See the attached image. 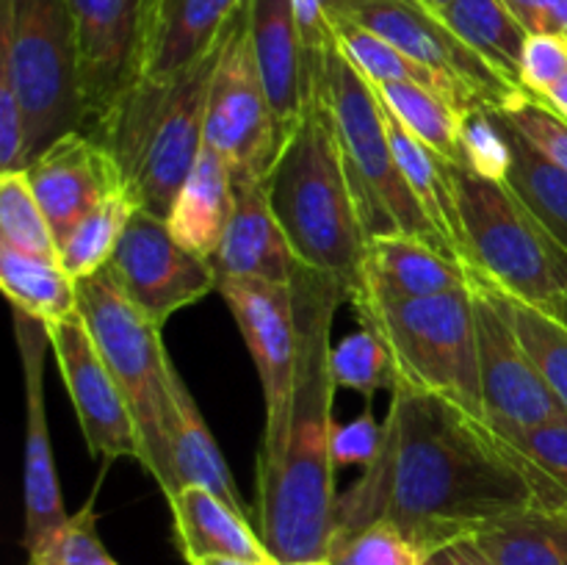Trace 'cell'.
<instances>
[{
  "instance_id": "cell-38",
  "label": "cell",
  "mask_w": 567,
  "mask_h": 565,
  "mask_svg": "<svg viewBox=\"0 0 567 565\" xmlns=\"http://www.w3.org/2000/svg\"><path fill=\"white\" fill-rule=\"evenodd\" d=\"M28 565H120L97 535L94 493L53 535L28 552Z\"/></svg>"
},
{
  "instance_id": "cell-45",
  "label": "cell",
  "mask_w": 567,
  "mask_h": 565,
  "mask_svg": "<svg viewBox=\"0 0 567 565\" xmlns=\"http://www.w3.org/2000/svg\"><path fill=\"white\" fill-rule=\"evenodd\" d=\"M424 565H496L480 546H476L474 537H465V541L449 543V546L437 548L430 557L424 559Z\"/></svg>"
},
{
  "instance_id": "cell-36",
  "label": "cell",
  "mask_w": 567,
  "mask_h": 565,
  "mask_svg": "<svg viewBox=\"0 0 567 565\" xmlns=\"http://www.w3.org/2000/svg\"><path fill=\"white\" fill-rule=\"evenodd\" d=\"M0 244L20 253L59 258V242L25 170L0 172Z\"/></svg>"
},
{
  "instance_id": "cell-7",
  "label": "cell",
  "mask_w": 567,
  "mask_h": 565,
  "mask_svg": "<svg viewBox=\"0 0 567 565\" xmlns=\"http://www.w3.org/2000/svg\"><path fill=\"white\" fill-rule=\"evenodd\" d=\"M78 310L131 404L147 449L144 469L155 476L161 491L172 496L175 476L169 460V430L175 363L164 347L161 327L127 299L109 266L86 280H78Z\"/></svg>"
},
{
  "instance_id": "cell-42",
  "label": "cell",
  "mask_w": 567,
  "mask_h": 565,
  "mask_svg": "<svg viewBox=\"0 0 567 565\" xmlns=\"http://www.w3.org/2000/svg\"><path fill=\"white\" fill-rule=\"evenodd\" d=\"M567 75L565 33H529L520 55V89L532 97H543Z\"/></svg>"
},
{
  "instance_id": "cell-27",
  "label": "cell",
  "mask_w": 567,
  "mask_h": 565,
  "mask_svg": "<svg viewBox=\"0 0 567 565\" xmlns=\"http://www.w3.org/2000/svg\"><path fill=\"white\" fill-rule=\"evenodd\" d=\"M441 20L496 75L520 89V55L529 31L504 0H452Z\"/></svg>"
},
{
  "instance_id": "cell-33",
  "label": "cell",
  "mask_w": 567,
  "mask_h": 565,
  "mask_svg": "<svg viewBox=\"0 0 567 565\" xmlns=\"http://www.w3.org/2000/svg\"><path fill=\"white\" fill-rule=\"evenodd\" d=\"M385 109L435 153H441L449 164L457 166L463 155V111L449 103L443 94L415 83H388L374 86Z\"/></svg>"
},
{
  "instance_id": "cell-5",
  "label": "cell",
  "mask_w": 567,
  "mask_h": 565,
  "mask_svg": "<svg viewBox=\"0 0 567 565\" xmlns=\"http://www.w3.org/2000/svg\"><path fill=\"white\" fill-rule=\"evenodd\" d=\"M360 325L385 341L396 386L441 393L485 419L476 343V305L465 288L421 299L352 297Z\"/></svg>"
},
{
  "instance_id": "cell-48",
  "label": "cell",
  "mask_w": 567,
  "mask_h": 565,
  "mask_svg": "<svg viewBox=\"0 0 567 565\" xmlns=\"http://www.w3.org/2000/svg\"><path fill=\"white\" fill-rule=\"evenodd\" d=\"M546 310L554 316V319H559V321H563V325L567 327V288H565L563 294H559L557 302H554L551 308H546Z\"/></svg>"
},
{
  "instance_id": "cell-25",
  "label": "cell",
  "mask_w": 567,
  "mask_h": 565,
  "mask_svg": "<svg viewBox=\"0 0 567 565\" xmlns=\"http://www.w3.org/2000/svg\"><path fill=\"white\" fill-rule=\"evenodd\" d=\"M385 114L393 155H396V164L402 170L410 194L415 197L419 208L424 210L430 225L437 230V236L443 238L449 253L468 266V244H465V227L463 219H460L452 164L441 153H435L430 144L415 138L391 111L385 109Z\"/></svg>"
},
{
  "instance_id": "cell-24",
  "label": "cell",
  "mask_w": 567,
  "mask_h": 565,
  "mask_svg": "<svg viewBox=\"0 0 567 565\" xmlns=\"http://www.w3.org/2000/svg\"><path fill=\"white\" fill-rule=\"evenodd\" d=\"M233 208H236V177L230 161L210 144H203V153L183 181L166 222L188 249L214 258L230 225Z\"/></svg>"
},
{
  "instance_id": "cell-28",
  "label": "cell",
  "mask_w": 567,
  "mask_h": 565,
  "mask_svg": "<svg viewBox=\"0 0 567 565\" xmlns=\"http://www.w3.org/2000/svg\"><path fill=\"white\" fill-rule=\"evenodd\" d=\"M0 288L11 308L44 325L78 314V280L59 258L20 253L0 244Z\"/></svg>"
},
{
  "instance_id": "cell-9",
  "label": "cell",
  "mask_w": 567,
  "mask_h": 565,
  "mask_svg": "<svg viewBox=\"0 0 567 565\" xmlns=\"http://www.w3.org/2000/svg\"><path fill=\"white\" fill-rule=\"evenodd\" d=\"M468 269L537 308H551L567 288V249L498 181L454 166Z\"/></svg>"
},
{
  "instance_id": "cell-8",
  "label": "cell",
  "mask_w": 567,
  "mask_h": 565,
  "mask_svg": "<svg viewBox=\"0 0 567 565\" xmlns=\"http://www.w3.org/2000/svg\"><path fill=\"white\" fill-rule=\"evenodd\" d=\"M0 75L20 94L31 158L64 133L83 131L75 28L66 0H0Z\"/></svg>"
},
{
  "instance_id": "cell-34",
  "label": "cell",
  "mask_w": 567,
  "mask_h": 565,
  "mask_svg": "<svg viewBox=\"0 0 567 565\" xmlns=\"http://www.w3.org/2000/svg\"><path fill=\"white\" fill-rule=\"evenodd\" d=\"M138 205L133 203L131 194L125 188L109 194L86 219L78 222L75 230L61 242L59 260L75 280H86V277L97 275L114 258L116 247H120L122 236H125L127 225H131L133 214Z\"/></svg>"
},
{
  "instance_id": "cell-43",
  "label": "cell",
  "mask_w": 567,
  "mask_h": 565,
  "mask_svg": "<svg viewBox=\"0 0 567 565\" xmlns=\"http://www.w3.org/2000/svg\"><path fill=\"white\" fill-rule=\"evenodd\" d=\"M382 446V421L371 413V399L365 402V410L349 424H336L332 432V460L336 465H360L369 469Z\"/></svg>"
},
{
  "instance_id": "cell-13",
  "label": "cell",
  "mask_w": 567,
  "mask_h": 565,
  "mask_svg": "<svg viewBox=\"0 0 567 565\" xmlns=\"http://www.w3.org/2000/svg\"><path fill=\"white\" fill-rule=\"evenodd\" d=\"M109 269L127 299L158 327L216 291L210 258L188 249L164 216L142 208L133 214Z\"/></svg>"
},
{
  "instance_id": "cell-10",
  "label": "cell",
  "mask_w": 567,
  "mask_h": 565,
  "mask_svg": "<svg viewBox=\"0 0 567 565\" xmlns=\"http://www.w3.org/2000/svg\"><path fill=\"white\" fill-rule=\"evenodd\" d=\"M205 144L230 161L236 183L266 181L282 147L255 59L247 3L233 17L221 42L205 116Z\"/></svg>"
},
{
  "instance_id": "cell-14",
  "label": "cell",
  "mask_w": 567,
  "mask_h": 565,
  "mask_svg": "<svg viewBox=\"0 0 567 565\" xmlns=\"http://www.w3.org/2000/svg\"><path fill=\"white\" fill-rule=\"evenodd\" d=\"M44 327L89 452L105 463L131 458L147 465V449L131 404L100 355L81 310L66 319L48 321Z\"/></svg>"
},
{
  "instance_id": "cell-35",
  "label": "cell",
  "mask_w": 567,
  "mask_h": 565,
  "mask_svg": "<svg viewBox=\"0 0 567 565\" xmlns=\"http://www.w3.org/2000/svg\"><path fill=\"white\" fill-rule=\"evenodd\" d=\"M496 291L502 297L520 347L526 349L543 380L567 408V327L559 319H554L546 308L524 302V299L502 291L498 286Z\"/></svg>"
},
{
  "instance_id": "cell-18",
  "label": "cell",
  "mask_w": 567,
  "mask_h": 565,
  "mask_svg": "<svg viewBox=\"0 0 567 565\" xmlns=\"http://www.w3.org/2000/svg\"><path fill=\"white\" fill-rule=\"evenodd\" d=\"M25 175L59 247L109 194L125 188L116 161L89 131H70L50 142L33 155Z\"/></svg>"
},
{
  "instance_id": "cell-26",
  "label": "cell",
  "mask_w": 567,
  "mask_h": 565,
  "mask_svg": "<svg viewBox=\"0 0 567 565\" xmlns=\"http://www.w3.org/2000/svg\"><path fill=\"white\" fill-rule=\"evenodd\" d=\"M169 460L172 476H175V491L181 485H203L208 491L219 493L225 502H230L233 507L244 513L230 465H227L208 421L203 419V410L194 402L192 391H188L186 380H183L177 369H172Z\"/></svg>"
},
{
  "instance_id": "cell-4",
  "label": "cell",
  "mask_w": 567,
  "mask_h": 565,
  "mask_svg": "<svg viewBox=\"0 0 567 565\" xmlns=\"http://www.w3.org/2000/svg\"><path fill=\"white\" fill-rule=\"evenodd\" d=\"M221 42L169 78H138L92 133L116 161L133 203L169 216L183 181L205 144L210 83Z\"/></svg>"
},
{
  "instance_id": "cell-16",
  "label": "cell",
  "mask_w": 567,
  "mask_h": 565,
  "mask_svg": "<svg viewBox=\"0 0 567 565\" xmlns=\"http://www.w3.org/2000/svg\"><path fill=\"white\" fill-rule=\"evenodd\" d=\"M75 28L83 131L142 78L153 0H66Z\"/></svg>"
},
{
  "instance_id": "cell-41",
  "label": "cell",
  "mask_w": 567,
  "mask_h": 565,
  "mask_svg": "<svg viewBox=\"0 0 567 565\" xmlns=\"http://www.w3.org/2000/svg\"><path fill=\"white\" fill-rule=\"evenodd\" d=\"M498 114L532 144L551 164L567 172V122L554 114L543 100L532 94H520L513 105L502 109Z\"/></svg>"
},
{
  "instance_id": "cell-31",
  "label": "cell",
  "mask_w": 567,
  "mask_h": 565,
  "mask_svg": "<svg viewBox=\"0 0 567 565\" xmlns=\"http://www.w3.org/2000/svg\"><path fill=\"white\" fill-rule=\"evenodd\" d=\"M474 541L496 565H567V521L540 507L502 518Z\"/></svg>"
},
{
  "instance_id": "cell-49",
  "label": "cell",
  "mask_w": 567,
  "mask_h": 565,
  "mask_svg": "<svg viewBox=\"0 0 567 565\" xmlns=\"http://www.w3.org/2000/svg\"><path fill=\"white\" fill-rule=\"evenodd\" d=\"M419 3H421V6H426V9H430L432 14L441 17L443 11H446L449 6H452V0H419Z\"/></svg>"
},
{
  "instance_id": "cell-3",
  "label": "cell",
  "mask_w": 567,
  "mask_h": 565,
  "mask_svg": "<svg viewBox=\"0 0 567 565\" xmlns=\"http://www.w3.org/2000/svg\"><path fill=\"white\" fill-rule=\"evenodd\" d=\"M266 194L299 266L330 275L352 297L369 236L321 86L308 89L302 116L266 177Z\"/></svg>"
},
{
  "instance_id": "cell-29",
  "label": "cell",
  "mask_w": 567,
  "mask_h": 565,
  "mask_svg": "<svg viewBox=\"0 0 567 565\" xmlns=\"http://www.w3.org/2000/svg\"><path fill=\"white\" fill-rule=\"evenodd\" d=\"M338 44L347 53V59L363 72L365 81L371 86H388V83H415V86L432 89V92L443 94L449 103L457 105L463 114H468V100L465 94L454 86L452 81L441 75V72L430 70L426 64L415 61L396 44L382 39L380 33L369 31V28L358 25V22H341L338 25Z\"/></svg>"
},
{
  "instance_id": "cell-1",
  "label": "cell",
  "mask_w": 567,
  "mask_h": 565,
  "mask_svg": "<svg viewBox=\"0 0 567 565\" xmlns=\"http://www.w3.org/2000/svg\"><path fill=\"white\" fill-rule=\"evenodd\" d=\"M532 507L535 491L487 419L441 393L396 386L380 454L338 496L332 537L388 521L426 559Z\"/></svg>"
},
{
  "instance_id": "cell-6",
  "label": "cell",
  "mask_w": 567,
  "mask_h": 565,
  "mask_svg": "<svg viewBox=\"0 0 567 565\" xmlns=\"http://www.w3.org/2000/svg\"><path fill=\"white\" fill-rule=\"evenodd\" d=\"M310 86H321L327 103H330L365 236L377 238L402 233V236L424 238V242L446 249L443 238L430 225L404 183L396 155H393L388 114L380 94L365 81L363 72L347 59L341 44L327 55L324 66L316 72Z\"/></svg>"
},
{
  "instance_id": "cell-37",
  "label": "cell",
  "mask_w": 567,
  "mask_h": 565,
  "mask_svg": "<svg viewBox=\"0 0 567 565\" xmlns=\"http://www.w3.org/2000/svg\"><path fill=\"white\" fill-rule=\"evenodd\" d=\"M330 366L336 386L363 393L365 402L377 391L396 388V366H393L385 341L363 325L358 332H349L332 347Z\"/></svg>"
},
{
  "instance_id": "cell-21",
  "label": "cell",
  "mask_w": 567,
  "mask_h": 565,
  "mask_svg": "<svg viewBox=\"0 0 567 565\" xmlns=\"http://www.w3.org/2000/svg\"><path fill=\"white\" fill-rule=\"evenodd\" d=\"M247 17L277 133L286 144L308 103V70L297 6L293 0H247Z\"/></svg>"
},
{
  "instance_id": "cell-30",
  "label": "cell",
  "mask_w": 567,
  "mask_h": 565,
  "mask_svg": "<svg viewBox=\"0 0 567 565\" xmlns=\"http://www.w3.org/2000/svg\"><path fill=\"white\" fill-rule=\"evenodd\" d=\"M491 424V421H487ZM498 441L529 480L537 507L557 513L567 504V421L537 427H496Z\"/></svg>"
},
{
  "instance_id": "cell-23",
  "label": "cell",
  "mask_w": 567,
  "mask_h": 565,
  "mask_svg": "<svg viewBox=\"0 0 567 565\" xmlns=\"http://www.w3.org/2000/svg\"><path fill=\"white\" fill-rule=\"evenodd\" d=\"M175 541L186 563L203 557L271 559L241 510L203 485H181L169 496Z\"/></svg>"
},
{
  "instance_id": "cell-15",
  "label": "cell",
  "mask_w": 567,
  "mask_h": 565,
  "mask_svg": "<svg viewBox=\"0 0 567 565\" xmlns=\"http://www.w3.org/2000/svg\"><path fill=\"white\" fill-rule=\"evenodd\" d=\"M485 419L496 427H537L567 421L563 399L548 388L520 347L496 286L471 271Z\"/></svg>"
},
{
  "instance_id": "cell-51",
  "label": "cell",
  "mask_w": 567,
  "mask_h": 565,
  "mask_svg": "<svg viewBox=\"0 0 567 565\" xmlns=\"http://www.w3.org/2000/svg\"><path fill=\"white\" fill-rule=\"evenodd\" d=\"M557 515H563V518L567 521V504H565V507H559V510H557Z\"/></svg>"
},
{
  "instance_id": "cell-50",
  "label": "cell",
  "mask_w": 567,
  "mask_h": 565,
  "mask_svg": "<svg viewBox=\"0 0 567 565\" xmlns=\"http://www.w3.org/2000/svg\"><path fill=\"white\" fill-rule=\"evenodd\" d=\"M291 565H332L330 559H310V563H291Z\"/></svg>"
},
{
  "instance_id": "cell-47",
  "label": "cell",
  "mask_w": 567,
  "mask_h": 565,
  "mask_svg": "<svg viewBox=\"0 0 567 565\" xmlns=\"http://www.w3.org/2000/svg\"><path fill=\"white\" fill-rule=\"evenodd\" d=\"M188 565H280L275 559H241V557H203Z\"/></svg>"
},
{
  "instance_id": "cell-2",
  "label": "cell",
  "mask_w": 567,
  "mask_h": 565,
  "mask_svg": "<svg viewBox=\"0 0 567 565\" xmlns=\"http://www.w3.org/2000/svg\"><path fill=\"white\" fill-rule=\"evenodd\" d=\"M299 325V366L291 424L275 463L258 465V535L280 565L327 559L336 535L332 460V319L347 288L330 275L299 266L291 282Z\"/></svg>"
},
{
  "instance_id": "cell-11",
  "label": "cell",
  "mask_w": 567,
  "mask_h": 565,
  "mask_svg": "<svg viewBox=\"0 0 567 565\" xmlns=\"http://www.w3.org/2000/svg\"><path fill=\"white\" fill-rule=\"evenodd\" d=\"M216 291L221 294L241 330L264 391L266 424L258 465L275 463L286 443L297 388L299 325L293 288L227 277L216 282Z\"/></svg>"
},
{
  "instance_id": "cell-17",
  "label": "cell",
  "mask_w": 567,
  "mask_h": 565,
  "mask_svg": "<svg viewBox=\"0 0 567 565\" xmlns=\"http://www.w3.org/2000/svg\"><path fill=\"white\" fill-rule=\"evenodd\" d=\"M14 341L20 349L22 386H25V535L22 546H33L53 535L70 513L61 499L59 474L50 443L48 404H44V349H50L44 321L11 308Z\"/></svg>"
},
{
  "instance_id": "cell-32",
  "label": "cell",
  "mask_w": 567,
  "mask_h": 565,
  "mask_svg": "<svg viewBox=\"0 0 567 565\" xmlns=\"http://www.w3.org/2000/svg\"><path fill=\"white\" fill-rule=\"evenodd\" d=\"M502 122L509 133V144H513V166H509L507 186L567 249V172L551 164L546 155L537 153L504 116Z\"/></svg>"
},
{
  "instance_id": "cell-19",
  "label": "cell",
  "mask_w": 567,
  "mask_h": 565,
  "mask_svg": "<svg viewBox=\"0 0 567 565\" xmlns=\"http://www.w3.org/2000/svg\"><path fill=\"white\" fill-rule=\"evenodd\" d=\"M210 264H214L216 282L241 277V280L291 286L299 260L271 210L266 181L236 183V208Z\"/></svg>"
},
{
  "instance_id": "cell-12",
  "label": "cell",
  "mask_w": 567,
  "mask_h": 565,
  "mask_svg": "<svg viewBox=\"0 0 567 565\" xmlns=\"http://www.w3.org/2000/svg\"><path fill=\"white\" fill-rule=\"evenodd\" d=\"M347 20L380 33L415 61L441 72L465 94L471 111H502L526 94L524 89L496 75L441 17L432 14L419 0H347L343 22Z\"/></svg>"
},
{
  "instance_id": "cell-39",
  "label": "cell",
  "mask_w": 567,
  "mask_h": 565,
  "mask_svg": "<svg viewBox=\"0 0 567 565\" xmlns=\"http://www.w3.org/2000/svg\"><path fill=\"white\" fill-rule=\"evenodd\" d=\"M471 175L507 183L513 166V144L496 111L476 109L463 116V155L460 164Z\"/></svg>"
},
{
  "instance_id": "cell-44",
  "label": "cell",
  "mask_w": 567,
  "mask_h": 565,
  "mask_svg": "<svg viewBox=\"0 0 567 565\" xmlns=\"http://www.w3.org/2000/svg\"><path fill=\"white\" fill-rule=\"evenodd\" d=\"M529 33H565L567 0H504Z\"/></svg>"
},
{
  "instance_id": "cell-40",
  "label": "cell",
  "mask_w": 567,
  "mask_h": 565,
  "mask_svg": "<svg viewBox=\"0 0 567 565\" xmlns=\"http://www.w3.org/2000/svg\"><path fill=\"white\" fill-rule=\"evenodd\" d=\"M327 559L332 565H424L419 548L388 521L332 537Z\"/></svg>"
},
{
  "instance_id": "cell-20",
  "label": "cell",
  "mask_w": 567,
  "mask_h": 565,
  "mask_svg": "<svg viewBox=\"0 0 567 565\" xmlns=\"http://www.w3.org/2000/svg\"><path fill=\"white\" fill-rule=\"evenodd\" d=\"M471 269L463 260L452 258L446 249L415 236L369 238L360 266V280L352 297L369 299H421L432 294L465 288ZM349 297V299H352Z\"/></svg>"
},
{
  "instance_id": "cell-22",
  "label": "cell",
  "mask_w": 567,
  "mask_h": 565,
  "mask_svg": "<svg viewBox=\"0 0 567 565\" xmlns=\"http://www.w3.org/2000/svg\"><path fill=\"white\" fill-rule=\"evenodd\" d=\"M247 0H153L142 78H169L208 53Z\"/></svg>"
},
{
  "instance_id": "cell-46",
  "label": "cell",
  "mask_w": 567,
  "mask_h": 565,
  "mask_svg": "<svg viewBox=\"0 0 567 565\" xmlns=\"http://www.w3.org/2000/svg\"><path fill=\"white\" fill-rule=\"evenodd\" d=\"M537 100H543V103H546L548 109L554 111V114H559L567 122V75L563 78V81L554 83V86L548 89V92L543 94V97H537Z\"/></svg>"
}]
</instances>
